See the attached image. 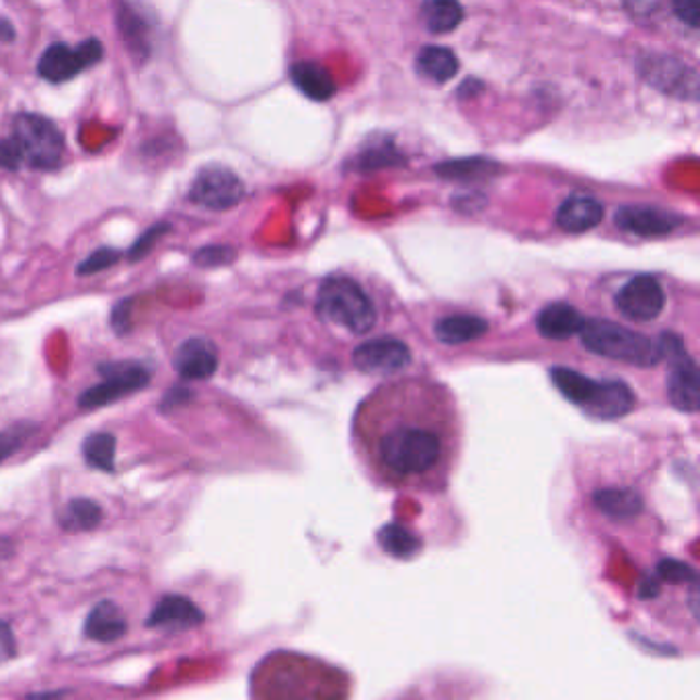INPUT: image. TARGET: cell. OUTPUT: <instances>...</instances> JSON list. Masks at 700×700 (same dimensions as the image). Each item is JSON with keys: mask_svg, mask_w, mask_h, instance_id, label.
Instances as JSON below:
<instances>
[{"mask_svg": "<svg viewBox=\"0 0 700 700\" xmlns=\"http://www.w3.org/2000/svg\"><path fill=\"white\" fill-rule=\"evenodd\" d=\"M352 440L374 485L393 492H444L462 444L455 395L446 384L421 377L384 382L358 405Z\"/></svg>", "mask_w": 700, "mask_h": 700, "instance_id": "obj_1", "label": "cell"}, {"mask_svg": "<svg viewBox=\"0 0 700 700\" xmlns=\"http://www.w3.org/2000/svg\"><path fill=\"white\" fill-rule=\"evenodd\" d=\"M269 700H349L352 678L335 665L313 656L284 653L271 660Z\"/></svg>", "mask_w": 700, "mask_h": 700, "instance_id": "obj_2", "label": "cell"}, {"mask_svg": "<svg viewBox=\"0 0 700 700\" xmlns=\"http://www.w3.org/2000/svg\"><path fill=\"white\" fill-rule=\"evenodd\" d=\"M550 379L563 397L589 416L612 419L626 416L635 407V393L621 380H591L568 368H552Z\"/></svg>", "mask_w": 700, "mask_h": 700, "instance_id": "obj_3", "label": "cell"}, {"mask_svg": "<svg viewBox=\"0 0 700 700\" xmlns=\"http://www.w3.org/2000/svg\"><path fill=\"white\" fill-rule=\"evenodd\" d=\"M589 352L631 366L651 368L662 360L660 343L610 321H584L580 329Z\"/></svg>", "mask_w": 700, "mask_h": 700, "instance_id": "obj_4", "label": "cell"}, {"mask_svg": "<svg viewBox=\"0 0 700 700\" xmlns=\"http://www.w3.org/2000/svg\"><path fill=\"white\" fill-rule=\"evenodd\" d=\"M317 313L324 321L335 322L349 333L364 335L377 324V310L361 285L349 278H331L321 285Z\"/></svg>", "mask_w": 700, "mask_h": 700, "instance_id": "obj_5", "label": "cell"}, {"mask_svg": "<svg viewBox=\"0 0 700 700\" xmlns=\"http://www.w3.org/2000/svg\"><path fill=\"white\" fill-rule=\"evenodd\" d=\"M11 138L20 147L23 163L34 169H56L64 158V136L56 124L43 115H15Z\"/></svg>", "mask_w": 700, "mask_h": 700, "instance_id": "obj_6", "label": "cell"}, {"mask_svg": "<svg viewBox=\"0 0 700 700\" xmlns=\"http://www.w3.org/2000/svg\"><path fill=\"white\" fill-rule=\"evenodd\" d=\"M97 372L103 377V382L87 389L78 397L80 409H97L115 403L117 398L128 397L149 386L151 372L147 366L138 361H105L97 366Z\"/></svg>", "mask_w": 700, "mask_h": 700, "instance_id": "obj_7", "label": "cell"}, {"mask_svg": "<svg viewBox=\"0 0 700 700\" xmlns=\"http://www.w3.org/2000/svg\"><path fill=\"white\" fill-rule=\"evenodd\" d=\"M105 56V48L97 38L85 39L76 48L68 43H52L39 56L38 75L48 82H68L82 71L96 66Z\"/></svg>", "mask_w": 700, "mask_h": 700, "instance_id": "obj_8", "label": "cell"}, {"mask_svg": "<svg viewBox=\"0 0 700 700\" xmlns=\"http://www.w3.org/2000/svg\"><path fill=\"white\" fill-rule=\"evenodd\" d=\"M245 195V186L234 170L222 165H206L191 181L188 198L191 204L206 209H230Z\"/></svg>", "mask_w": 700, "mask_h": 700, "instance_id": "obj_9", "label": "cell"}, {"mask_svg": "<svg viewBox=\"0 0 700 700\" xmlns=\"http://www.w3.org/2000/svg\"><path fill=\"white\" fill-rule=\"evenodd\" d=\"M662 358H667L672 364L667 377V395L670 400L686 413H695L699 409V368L695 360L686 354L684 345L674 335H663L660 341Z\"/></svg>", "mask_w": 700, "mask_h": 700, "instance_id": "obj_10", "label": "cell"}, {"mask_svg": "<svg viewBox=\"0 0 700 700\" xmlns=\"http://www.w3.org/2000/svg\"><path fill=\"white\" fill-rule=\"evenodd\" d=\"M614 304L628 321L649 322L660 317L665 306V294L656 278L637 276L619 290Z\"/></svg>", "mask_w": 700, "mask_h": 700, "instance_id": "obj_11", "label": "cell"}, {"mask_svg": "<svg viewBox=\"0 0 700 700\" xmlns=\"http://www.w3.org/2000/svg\"><path fill=\"white\" fill-rule=\"evenodd\" d=\"M411 361V349L407 343L380 338V340L366 341L354 352L356 368L366 374H395Z\"/></svg>", "mask_w": 700, "mask_h": 700, "instance_id": "obj_12", "label": "cell"}, {"mask_svg": "<svg viewBox=\"0 0 700 700\" xmlns=\"http://www.w3.org/2000/svg\"><path fill=\"white\" fill-rule=\"evenodd\" d=\"M115 25L122 34V39H124L130 56L138 64H144L152 54V36H154L156 20L151 17V13L144 11L142 7L122 2L117 7Z\"/></svg>", "mask_w": 700, "mask_h": 700, "instance_id": "obj_13", "label": "cell"}, {"mask_svg": "<svg viewBox=\"0 0 700 700\" xmlns=\"http://www.w3.org/2000/svg\"><path fill=\"white\" fill-rule=\"evenodd\" d=\"M173 368L183 380H208L218 370V352L204 338L186 340L175 352Z\"/></svg>", "mask_w": 700, "mask_h": 700, "instance_id": "obj_14", "label": "cell"}, {"mask_svg": "<svg viewBox=\"0 0 700 700\" xmlns=\"http://www.w3.org/2000/svg\"><path fill=\"white\" fill-rule=\"evenodd\" d=\"M616 225L641 237H663L680 227L682 218L665 209L647 208V206H625L614 216Z\"/></svg>", "mask_w": 700, "mask_h": 700, "instance_id": "obj_15", "label": "cell"}, {"mask_svg": "<svg viewBox=\"0 0 700 700\" xmlns=\"http://www.w3.org/2000/svg\"><path fill=\"white\" fill-rule=\"evenodd\" d=\"M204 623V612L186 596L170 594L165 596L147 621L151 628H167V631H190Z\"/></svg>", "mask_w": 700, "mask_h": 700, "instance_id": "obj_16", "label": "cell"}, {"mask_svg": "<svg viewBox=\"0 0 700 700\" xmlns=\"http://www.w3.org/2000/svg\"><path fill=\"white\" fill-rule=\"evenodd\" d=\"M604 218V206L591 195H573L557 209V227L582 234L598 227Z\"/></svg>", "mask_w": 700, "mask_h": 700, "instance_id": "obj_17", "label": "cell"}, {"mask_svg": "<svg viewBox=\"0 0 700 700\" xmlns=\"http://www.w3.org/2000/svg\"><path fill=\"white\" fill-rule=\"evenodd\" d=\"M128 631L124 612L112 600H103L89 612L85 621V635L97 644H114Z\"/></svg>", "mask_w": 700, "mask_h": 700, "instance_id": "obj_18", "label": "cell"}, {"mask_svg": "<svg viewBox=\"0 0 700 700\" xmlns=\"http://www.w3.org/2000/svg\"><path fill=\"white\" fill-rule=\"evenodd\" d=\"M290 76L292 82L313 101H327L338 91L333 76L319 62H296L290 68Z\"/></svg>", "mask_w": 700, "mask_h": 700, "instance_id": "obj_19", "label": "cell"}, {"mask_svg": "<svg viewBox=\"0 0 700 700\" xmlns=\"http://www.w3.org/2000/svg\"><path fill=\"white\" fill-rule=\"evenodd\" d=\"M582 324V315L573 306L563 303L550 304L538 317V331L547 340H569L571 335L580 333Z\"/></svg>", "mask_w": 700, "mask_h": 700, "instance_id": "obj_20", "label": "cell"}, {"mask_svg": "<svg viewBox=\"0 0 700 700\" xmlns=\"http://www.w3.org/2000/svg\"><path fill=\"white\" fill-rule=\"evenodd\" d=\"M489 331L487 321L473 315H453L435 322V338L446 345H460L479 340Z\"/></svg>", "mask_w": 700, "mask_h": 700, "instance_id": "obj_21", "label": "cell"}, {"mask_svg": "<svg viewBox=\"0 0 700 700\" xmlns=\"http://www.w3.org/2000/svg\"><path fill=\"white\" fill-rule=\"evenodd\" d=\"M101 520H103L101 506H97L93 499H85V497H76L73 501H68L58 518L62 531L73 532V534L96 531Z\"/></svg>", "mask_w": 700, "mask_h": 700, "instance_id": "obj_22", "label": "cell"}, {"mask_svg": "<svg viewBox=\"0 0 700 700\" xmlns=\"http://www.w3.org/2000/svg\"><path fill=\"white\" fill-rule=\"evenodd\" d=\"M417 71L435 82H446L458 73V60L448 48L428 46L417 54Z\"/></svg>", "mask_w": 700, "mask_h": 700, "instance_id": "obj_23", "label": "cell"}, {"mask_svg": "<svg viewBox=\"0 0 700 700\" xmlns=\"http://www.w3.org/2000/svg\"><path fill=\"white\" fill-rule=\"evenodd\" d=\"M115 435L110 432H96L82 442V456L87 464L103 473H114L115 469Z\"/></svg>", "mask_w": 700, "mask_h": 700, "instance_id": "obj_24", "label": "cell"}, {"mask_svg": "<svg viewBox=\"0 0 700 700\" xmlns=\"http://www.w3.org/2000/svg\"><path fill=\"white\" fill-rule=\"evenodd\" d=\"M425 25L432 34H448L462 21V7L453 0H434L423 4Z\"/></svg>", "mask_w": 700, "mask_h": 700, "instance_id": "obj_25", "label": "cell"}, {"mask_svg": "<svg viewBox=\"0 0 700 700\" xmlns=\"http://www.w3.org/2000/svg\"><path fill=\"white\" fill-rule=\"evenodd\" d=\"M38 432V423L34 421H20L9 425L0 432V464L9 460L15 453L27 444V440Z\"/></svg>", "mask_w": 700, "mask_h": 700, "instance_id": "obj_26", "label": "cell"}, {"mask_svg": "<svg viewBox=\"0 0 700 700\" xmlns=\"http://www.w3.org/2000/svg\"><path fill=\"white\" fill-rule=\"evenodd\" d=\"M234 259H237V251L230 245L202 246L191 257L193 266L204 267V269L230 266Z\"/></svg>", "mask_w": 700, "mask_h": 700, "instance_id": "obj_27", "label": "cell"}, {"mask_svg": "<svg viewBox=\"0 0 700 700\" xmlns=\"http://www.w3.org/2000/svg\"><path fill=\"white\" fill-rule=\"evenodd\" d=\"M122 259V253L112 246H99L87 259H82L76 267V276H96L114 267Z\"/></svg>", "mask_w": 700, "mask_h": 700, "instance_id": "obj_28", "label": "cell"}, {"mask_svg": "<svg viewBox=\"0 0 700 700\" xmlns=\"http://www.w3.org/2000/svg\"><path fill=\"white\" fill-rule=\"evenodd\" d=\"M170 230V225L169 222H156V225H152L151 228H147L136 241H133V245L128 249V259L132 262V264H136V262H140V259H144L149 253H151L152 249H154V245L167 234Z\"/></svg>", "mask_w": 700, "mask_h": 700, "instance_id": "obj_29", "label": "cell"}, {"mask_svg": "<svg viewBox=\"0 0 700 700\" xmlns=\"http://www.w3.org/2000/svg\"><path fill=\"white\" fill-rule=\"evenodd\" d=\"M133 298H124L112 310V327L117 335H128L132 329Z\"/></svg>", "mask_w": 700, "mask_h": 700, "instance_id": "obj_30", "label": "cell"}, {"mask_svg": "<svg viewBox=\"0 0 700 700\" xmlns=\"http://www.w3.org/2000/svg\"><path fill=\"white\" fill-rule=\"evenodd\" d=\"M23 165L20 147L13 138L0 140V169L17 170Z\"/></svg>", "mask_w": 700, "mask_h": 700, "instance_id": "obj_31", "label": "cell"}, {"mask_svg": "<svg viewBox=\"0 0 700 700\" xmlns=\"http://www.w3.org/2000/svg\"><path fill=\"white\" fill-rule=\"evenodd\" d=\"M191 398H193V393H191L190 389H186V386H173L170 391L165 393L163 400H161V411L170 413V411L188 405Z\"/></svg>", "mask_w": 700, "mask_h": 700, "instance_id": "obj_32", "label": "cell"}, {"mask_svg": "<svg viewBox=\"0 0 700 700\" xmlns=\"http://www.w3.org/2000/svg\"><path fill=\"white\" fill-rule=\"evenodd\" d=\"M17 656V641L11 626L0 621V663Z\"/></svg>", "mask_w": 700, "mask_h": 700, "instance_id": "obj_33", "label": "cell"}, {"mask_svg": "<svg viewBox=\"0 0 700 700\" xmlns=\"http://www.w3.org/2000/svg\"><path fill=\"white\" fill-rule=\"evenodd\" d=\"M674 11H676V17L684 21L686 25H690V27H699L700 9L697 2H676V4H674Z\"/></svg>", "mask_w": 700, "mask_h": 700, "instance_id": "obj_34", "label": "cell"}, {"mask_svg": "<svg viewBox=\"0 0 700 700\" xmlns=\"http://www.w3.org/2000/svg\"><path fill=\"white\" fill-rule=\"evenodd\" d=\"M17 38V31H15V25L7 17H0V41L2 43H13Z\"/></svg>", "mask_w": 700, "mask_h": 700, "instance_id": "obj_35", "label": "cell"}, {"mask_svg": "<svg viewBox=\"0 0 700 700\" xmlns=\"http://www.w3.org/2000/svg\"><path fill=\"white\" fill-rule=\"evenodd\" d=\"M66 692L64 690H46V692H34L29 697H25V700H60L64 697Z\"/></svg>", "mask_w": 700, "mask_h": 700, "instance_id": "obj_36", "label": "cell"}, {"mask_svg": "<svg viewBox=\"0 0 700 700\" xmlns=\"http://www.w3.org/2000/svg\"><path fill=\"white\" fill-rule=\"evenodd\" d=\"M13 543L9 538H0V565L13 555Z\"/></svg>", "mask_w": 700, "mask_h": 700, "instance_id": "obj_37", "label": "cell"}]
</instances>
